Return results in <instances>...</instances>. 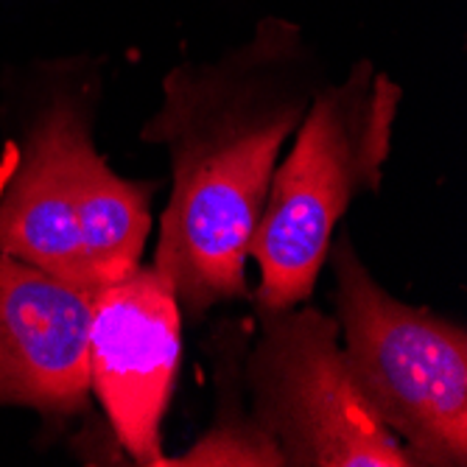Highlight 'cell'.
<instances>
[{
  "mask_svg": "<svg viewBox=\"0 0 467 467\" xmlns=\"http://www.w3.org/2000/svg\"><path fill=\"white\" fill-rule=\"evenodd\" d=\"M322 81L300 28L277 17L227 57L185 62L162 78V104L140 130L171 160L151 266L171 280L191 325L222 303L249 300V235Z\"/></svg>",
  "mask_w": 467,
  "mask_h": 467,
  "instance_id": "1",
  "label": "cell"
},
{
  "mask_svg": "<svg viewBox=\"0 0 467 467\" xmlns=\"http://www.w3.org/2000/svg\"><path fill=\"white\" fill-rule=\"evenodd\" d=\"M46 81L0 162V252L96 291L143 266L157 182L118 177L96 146L99 62H67Z\"/></svg>",
  "mask_w": 467,
  "mask_h": 467,
  "instance_id": "2",
  "label": "cell"
},
{
  "mask_svg": "<svg viewBox=\"0 0 467 467\" xmlns=\"http://www.w3.org/2000/svg\"><path fill=\"white\" fill-rule=\"evenodd\" d=\"M403 90L367 59L345 81H322L272 185L246 246L258 266L249 300L280 311L311 300L330 241L350 204L384 185Z\"/></svg>",
  "mask_w": 467,
  "mask_h": 467,
  "instance_id": "3",
  "label": "cell"
},
{
  "mask_svg": "<svg viewBox=\"0 0 467 467\" xmlns=\"http://www.w3.org/2000/svg\"><path fill=\"white\" fill-rule=\"evenodd\" d=\"M327 264L342 353L375 417L417 467L467 464V333L459 322L411 306L380 285L345 227Z\"/></svg>",
  "mask_w": 467,
  "mask_h": 467,
  "instance_id": "4",
  "label": "cell"
},
{
  "mask_svg": "<svg viewBox=\"0 0 467 467\" xmlns=\"http://www.w3.org/2000/svg\"><path fill=\"white\" fill-rule=\"evenodd\" d=\"M244 353L249 417L283 467H414L403 442L375 417L348 369L338 322L308 300L261 311Z\"/></svg>",
  "mask_w": 467,
  "mask_h": 467,
  "instance_id": "5",
  "label": "cell"
},
{
  "mask_svg": "<svg viewBox=\"0 0 467 467\" xmlns=\"http://www.w3.org/2000/svg\"><path fill=\"white\" fill-rule=\"evenodd\" d=\"M182 364V311L154 266L93 291L90 392L135 464L162 467V420Z\"/></svg>",
  "mask_w": 467,
  "mask_h": 467,
  "instance_id": "6",
  "label": "cell"
},
{
  "mask_svg": "<svg viewBox=\"0 0 467 467\" xmlns=\"http://www.w3.org/2000/svg\"><path fill=\"white\" fill-rule=\"evenodd\" d=\"M93 291L0 252V406L67 420L90 403Z\"/></svg>",
  "mask_w": 467,
  "mask_h": 467,
  "instance_id": "7",
  "label": "cell"
},
{
  "mask_svg": "<svg viewBox=\"0 0 467 467\" xmlns=\"http://www.w3.org/2000/svg\"><path fill=\"white\" fill-rule=\"evenodd\" d=\"M227 327V325H224ZM222 345L216 356V389L219 406L216 420L202 440L180 453L165 456L162 467H283V459L272 440L254 426L249 406H244V353H246V330H219Z\"/></svg>",
  "mask_w": 467,
  "mask_h": 467,
  "instance_id": "8",
  "label": "cell"
}]
</instances>
